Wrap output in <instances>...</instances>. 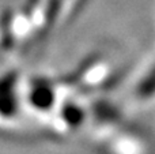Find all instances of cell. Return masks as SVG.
Wrapping results in <instances>:
<instances>
[{
  "mask_svg": "<svg viewBox=\"0 0 155 154\" xmlns=\"http://www.w3.org/2000/svg\"><path fill=\"white\" fill-rule=\"evenodd\" d=\"M84 131L97 154H155L151 136L128 122L121 105L105 95L91 98Z\"/></svg>",
  "mask_w": 155,
  "mask_h": 154,
  "instance_id": "obj_1",
  "label": "cell"
},
{
  "mask_svg": "<svg viewBox=\"0 0 155 154\" xmlns=\"http://www.w3.org/2000/svg\"><path fill=\"white\" fill-rule=\"evenodd\" d=\"M120 62L109 51L90 53L71 74L63 76L72 90L88 98L104 95L120 75Z\"/></svg>",
  "mask_w": 155,
  "mask_h": 154,
  "instance_id": "obj_2",
  "label": "cell"
},
{
  "mask_svg": "<svg viewBox=\"0 0 155 154\" xmlns=\"http://www.w3.org/2000/svg\"><path fill=\"white\" fill-rule=\"evenodd\" d=\"M155 104V52L136 68L123 89L121 108L143 109Z\"/></svg>",
  "mask_w": 155,
  "mask_h": 154,
  "instance_id": "obj_3",
  "label": "cell"
},
{
  "mask_svg": "<svg viewBox=\"0 0 155 154\" xmlns=\"http://www.w3.org/2000/svg\"><path fill=\"white\" fill-rule=\"evenodd\" d=\"M27 115L23 104V75L11 71L0 76V127L12 128Z\"/></svg>",
  "mask_w": 155,
  "mask_h": 154,
  "instance_id": "obj_4",
  "label": "cell"
}]
</instances>
